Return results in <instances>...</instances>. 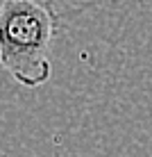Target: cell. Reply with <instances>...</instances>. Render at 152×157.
Masks as SVG:
<instances>
[{"label": "cell", "mask_w": 152, "mask_h": 157, "mask_svg": "<svg viewBox=\"0 0 152 157\" xmlns=\"http://www.w3.org/2000/svg\"><path fill=\"white\" fill-rule=\"evenodd\" d=\"M59 12L52 0L0 2V66L18 84L36 89L52 75Z\"/></svg>", "instance_id": "6da1fadb"}]
</instances>
